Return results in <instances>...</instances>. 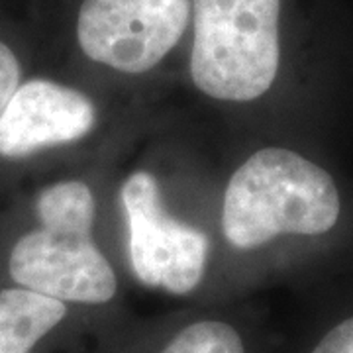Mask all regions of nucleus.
<instances>
[{"label":"nucleus","instance_id":"obj_1","mask_svg":"<svg viewBox=\"0 0 353 353\" xmlns=\"http://www.w3.org/2000/svg\"><path fill=\"white\" fill-rule=\"evenodd\" d=\"M338 218L340 192L322 167L289 150L267 148L230 179L222 230L232 245L253 250L283 234H326Z\"/></svg>","mask_w":353,"mask_h":353},{"label":"nucleus","instance_id":"obj_2","mask_svg":"<svg viewBox=\"0 0 353 353\" xmlns=\"http://www.w3.org/2000/svg\"><path fill=\"white\" fill-rule=\"evenodd\" d=\"M41 228L16 241L10 277L28 290L61 303L104 304L116 294V275L90 238L94 199L85 183L65 181L39 192Z\"/></svg>","mask_w":353,"mask_h":353},{"label":"nucleus","instance_id":"obj_3","mask_svg":"<svg viewBox=\"0 0 353 353\" xmlns=\"http://www.w3.org/2000/svg\"><path fill=\"white\" fill-rule=\"evenodd\" d=\"M281 0H194L190 75L204 94L250 102L279 71Z\"/></svg>","mask_w":353,"mask_h":353},{"label":"nucleus","instance_id":"obj_4","mask_svg":"<svg viewBox=\"0 0 353 353\" xmlns=\"http://www.w3.org/2000/svg\"><path fill=\"white\" fill-rule=\"evenodd\" d=\"M130 230V261L138 281L171 294H187L201 283L210 241L206 234L167 214L155 176L138 171L122 185Z\"/></svg>","mask_w":353,"mask_h":353},{"label":"nucleus","instance_id":"obj_5","mask_svg":"<svg viewBox=\"0 0 353 353\" xmlns=\"http://www.w3.org/2000/svg\"><path fill=\"white\" fill-rule=\"evenodd\" d=\"M190 0H85L77 38L85 55L122 73H145L176 46Z\"/></svg>","mask_w":353,"mask_h":353},{"label":"nucleus","instance_id":"obj_6","mask_svg":"<svg viewBox=\"0 0 353 353\" xmlns=\"http://www.w3.org/2000/svg\"><path fill=\"white\" fill-rule=\"evenodd\" d=\"M97 110L75 88L34 79L16 88L0 114V155L26 157L73 143L94 128Z\"/></svg>","mask_w":353,"mask_h":353},{"label":"nucleus","instance_id":"obj_7","mask_svg":"<svg viewBox=\"0 0 353 353\" xmlns=\"http://www.w3.org/2000/svg\"><path fill=\"white\" fill-rule=\"evenodd\" d=\"M67 316V304L24 287L0 290V353H32Z\"/></svg>","mask_w":353,"mask_h":353},{"label":"nucleus","instance_id":"obj_8","mask_svg":"<svg viewBox=\"0 0 353 353\" xmlns=\"http://www.w3.org/2000/svg\"><path fill=\"white\" fill-rule=\"evenodd\" d=\"M159 353H245V343L226 322L201 320L179 330Z\"/></svg>","mask_w":353,"mask_h":353},{"label":"nucleus","instance_id":"obj_9","mask_svg":"<svg viewBox=\"0 0 353 353\" xmlns=\"http://www.w3.org/2000/svg\"><path fill=\"white\" fill-rule=\"evenodd\" d=\"M20 87V65L12 50L0 41V114Z\"/></svg>","mask_w":353,"mask_h":353},{"label":"nucleus","instance_id":"obj_10","mask_svg":"<svg viewBox=\"0 0 353 353\" xmlns=\"http://www.w3.org/2000/svg\"><path fill=\"white\" fill-rule=\"evenodd\" d=\"M312 353H353V316L330 330Z\"/></svg>","mask_w":353,"mask_h":353}]
</instances>
